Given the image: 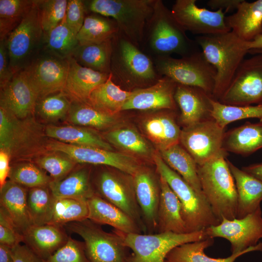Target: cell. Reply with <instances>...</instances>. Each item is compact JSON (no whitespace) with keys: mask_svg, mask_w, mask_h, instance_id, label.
<instances>
[{"mask_svg":"<svg viewBox=\"0 0 262 262\" xmlns=\"http://www.w3.org/2000/svg\"><path fill=\"white\" fill-rule=\"evenodd\" d=\"M44 32L37 0L19 25L5 39L10 66L14 74L23 70L40 52Z\"/></svg>","mask_w":262,"mask_h":262,"instance_id":"9","label":"cell"},{"mask_svg":"<svg viewBox=\"0 0 262 262\" xmlns=\"http://www.w3.org/2000/svg\"><path fill=\"white\" fill-rule=\"evenodd\" d=\"M242 169L262 181V163L244 166Z\"/></svg>","mask_w":262,"mask_h":262,"instance_id":"57","label":"cell"},{"mask_svg":"<svg viewBox=\"0 0 262 262\" xmlns=\"http://www.w3.org/2000/svg\"><path fill=\"white\" fill-rule=\"evenodd\" d=\"M69 120L74 124L104 129L113 125L115 115L103 112L89 104L72 102L68 113Z\"/></svg>","mask_w":262,"mask_h":262,"instance_id":"43","label":"cell"},{"mask_svg":"<svg viewBox=\"0 0 262 262\" xmlns=\"http://www.w3.org/2000/svg\"><path fill=\"white\" fill-rule=\"evenodd\" d=\"M23 235V243L43 260L64 246L70 237L64 226L52 224L33 225Z\"/></svg>","mask_w":262,"mask_h":262,"instance_id":"24","label":"cell"},{"mask_svg":"<svg viewBox=\"0 0 262 262\" xmlns=\"http://www.w3.org/2000/svg\"><path fill=\"white\" fill-rule=\"evenodd\" d=\"M214 238H207L198 241L182 244L174 248L168 254L164 262H234L241 255L254 251H262V242L249 247L246 250L232 254L225 258L210 257L204 253V250L212 246Z\"/></svg>","mask_w":262,"mask_h":262,"instance_id":"31","label":"cell"},{"mask_svg":"<svg viewBox=\"0 0 262 262\" xmlns=\"http://www.w3.org/2000/svg\"><path fill=\"white\" fill-rule=\"evenodd\" d=\"M95 195L117 207L132 219L147 234L134 189L133 176L118 169L98 173L93 186Z\"/></svg>","mask_w":262,"mask_h":262,"instance_id":"11","label":"cell"},{"mask_svg":"<svg viewBox=\"0 0 262 262\" xmlns=\"http://www.w3.org/2000/svg\"><path fill=\"white\" fill-rule=\"evenodd\" d=\"M156 0H83L86 12L114 19L119 32L141 48L147 22L151 16Z\"/></svg>","mask_w":262,"mask_h":262,"instance_id":"5","label":"cell"},{"mask_svg":"<svg viewBox=\"0 0 262 262\" xmlns=\"http://www.w3.org/2000/svg\"><path fill=\"white\" fill-rule=\"evenodd\" d=\"M55 199L49 186L28 189V207L33 225L50 223Z\"/></svg>","mask_w":262,"mask_h":262,"instance_id":"39","label":"cell"},{"mask_svg":"<svg viewBox=\"0 0 262 262\" xmlns=\"http://www.w3.org/2000/svg\"><path fill=\"white\" fill-rule=\"evenodd\" d=\"M143 128L159 151L180 143L181 130L171 112L148 116L143 122Z\"/></svg>","mask_w":262,"mask_h":262,"instance_id":"29","label":"cell"},{"mask_svg":"<svg viewBox=\"0 0 262 262\" xmlns=\"http://www.w3.org/2000/svg\"><path fill=\"white\" fill-rule=\"evenodd\" d=\"M201 190L215 216L236 218L238 195L234 178L225 156H220L197 165Z\"/></svg>","mask_w":262,"mask_h":262,"instance_id":"4","label":"cell"},{"mask_svg":"<svg viewBox=\"0 0 262 262\" xmlns=\"http://www.w3.org/2000/svg\"><path fill=\"white\" fill-rule=\"evenodd\" d=\"M49 187L56 199L68 198L87 201L95 195L90 171L84 167L73 170L62 180H52Z\"/></svg>","mask_w":262,"mask_h":262,"instance_id":"32","label":"cell"},{"mask_svg":"<svg viewBox=\"0 0 262 262\" xmlns=\"http://www.w3.org/2000/svg\"><path fill=\"white\" fill-rule=\"evenodd\" d=\"M87 15L83 0H68L65 21L76 36L83 25Z\"/></svg>","mask_w":262,"mask_h":262,"instance_id":"51","label":"cell"},{"mask_svg":"<svg viewBox=\"0 0 262 262\" xmlns=\"http://www.w3.org/2000/svg\"><path fill=\"white\" fill-rule=\"evenodd\" d=\"M141 49L151 58L173 54L184 57L201 50L162 0H156Z\"/></svg>","mask_w":262,"mask_h":262,"instance_id":"1","label":"cell"},{"mask_svg":"<svg viewBox=\"0 0 262 262\" xmlns=\"http://www.w3.org/2000/svg\"><path fill=\"white\" fill-rule=\"evenodd\" d=\"M195 40L207 60L216 70L213 98L218 100L248 53L249 42L242 40L232 31L197 36Z\"/></svg>","mask_w":262,"mask_h":262,"instance_id":"3","label":"cell"},{"mask_svg":"<svg viewBox=\"0 0 262 262\" xmlns=\"http://www.w3.org/2000/svg\"><path fill=\"white\" fill-rule=\"evenodd\" d=\"M0 89V106L16 118H26L35 111L38 96L22 70Z\"/></svg>","mask_w":262,"mask_h":262,"instance_id":"20","label":"cell"},{"mask_svg":"<svg viewBox=\"0 0 262 262\" xmlns=\"http://www.w3.org/2000/svg\"><path fill=\"white\" fill-rule=\"evenodd\" d=\"M14 262H44L26 245L18 244L12 248Z\"/></svg>","mask_w":262,"mask_h":262,"instance_id":"54","label":"cell"},{"mask_svg":"<svg viewBox=\"0 0 262 262\" xmlns=\"http://www.w3.org/2000/svg\"><path fill=\"white\" fill-rule=\"evenodd\" d=\"M13 74L9 63L5 39L0 40V85L5 86L12 79Z\"/></svg>","mask_w":262,"mask_h":262,"instance_id":"52","label":"cell"},{"mask_svg":"<svg viewBox=\"0 0 262 262\" xmlns=\"http://www.w3.org/2000/svg\"><path fill=\"white\" fill-rule=\"evenodd\" d=\"M119 31L114 19L91 13L86 15L77 38L80 45L99 44L112 39Z\"/></svg>","mask_w":262,"mask_h":262,"instance_id":"34","label":"cell"},{"mask_svg":"<svg viewBox=\"0 0 262 262\" xmlns=\"http://www.w3.org/2000/svg\"><path fill=\"white\" fill-rule=\"evenodd\" d=\"M207 237H221L231 244L232 254L244 251L257 245L262 238V212L261 207L242 218H223L219 225L204 229Z\"/></svg>","mask_w":262,"mask_h":262,"instance_id":"16","label":"cell"},{"mask_svg":"<svg viewBox=\"0 0 262 262\" xmlns=\"http://www.w3.org/2000/svg\"><path fill=\"white\" fill-rule=\"evenodd\" d=\"M250 50L262 49V34L258 36L254 40L249 42Z\"/></svg>","mask_w":262,"mask_h":262,"instance_id":"59","label":"cell"},{"mask_svg":"<svg viewBox=\"0 0 262 262\" xmlns=\"http://www.w3.org/2000/svg\"><path fill=\"white\" fill-rule=\"evenodd\" d=\"M227 162L234 178L238 195L236 218H242L261 207L262 181Z\"/></svg>","mask_w":262,"mask_h":262,"instance_id":"27","label":"cell"},{"mask_svg":"<svg viewBox=\"0 0 262 262\" xmlns=\"http://www.w3.org/2000/svg\"><path fill=\"white\" fill-rule=\"evenodd\" d=\"M152 59L161 76L178 84L200 88L213 98L216 72L201 50L178 58L164 56Z\"/></svg>","mask_w":262,"mask_h":262,"instance_id":"8","label":"cell"},{"mask_svg":"<svg viewBox=\"0 0 262 262\" xmlns=\"http://www.w3.org/2000/svg\"><path fill=\"white\" fill-rule=\"evenodd\" d=\"M131 92L121 88L109 77L91 94L87 104L111 115L122 112Z\"/></svg>","mask_w":262,"mask_h":262,"instance_id":"35","label":"cell"},{"mask_svg":"<svg viewBox=\"0 0 262 262\" xmlns=\"http://www.w3.org/2000/svg\"><path fill=\"white\" fill-rule=\"evenodd\" d=\"M9 180L28 189L49 186L52 179L37 165L21 163L11 167Z\"/></svg>","mask_w":262,"mask_h":262,"instance_id":"46","label":"cell"},{"mask_svg":"<svg viewBox=\"0 0 262 262\" xmlns=\"http://www.w3.org/2000/svg\"><path fill=\"white\" fill-rule=\"evenodd\" d=\"M88 215L87 201L68 198H57L49 224L64 226L70 222L87 219Z\"/></svg>","mask_w":262,"mask_h":262,"instance_id":"45","label":"cell"},{"mask_svg":"<svg viewBox=\"0 0 262 262\" xmlns=\"http://www.w3.org/2000/svg\"><path fill=\"white\" fill-rule=\"evenodd\" d=\"M64 227L83 239L90 262H127L130 249L114 230L107 232L88 218L67 223Z\"/></svg>","mask_w":262,"mask_h":262,"instance_id":"10","label":"cell"},{"mask_svg":"<svg viewBox=\"0 0 262 262\" xmlns=\"http://www.w3.org/2000/svg\"><path fill=\"white\" fill-rule=\"evenodd\" d=\"M225 128L213 118L181 130L180 145L192 156L197 165L214 158L227 157L223 148Z\"/></svg>","mask_w":262,"mask_h":262,"instance_id":"13","label":"cell"},{"mask_svg":"<svg viewBox=\"0 0 262 262\" xmlns=\"http://www.w3.org/2000/svg\"><path fill=\"white\" fill-rule=\"evenodd\" d=\"M261 52L262 53V49H253L249 50L248 53L254 54L257 53Z\"/></svg>","mask_w":262,"mask_h":262,"instance_id":"60","label":"cell"},{"mask_svg":"<svg viewBox=\"0 0 262 262\" xmlns=\"http://www.w3.org/2000/svg\"><path fill=\"white\" fill-rule=\"evenodd\" d=\"M177 83L163 76L154 84L131 92L123 105L122 112L129 110L143 111L175 110L177 107L174 98Z\"/></svg>","mask_w":262,"mask_h":262,"instance_id":"19","label":"cell"},{"mask_svg":"<svg viewBox=\"0 0 262 262\" xmlns=\"http://www.w3.org/2000/svg\"><path fill=\"white\" fill-rule=\"evenodd\" d=\"M47 136L66 144L98 147L113 150L111 145L94 131L72 126H49L46 129Z\"/></svg>","mask_w":262,"mask_h":262,"instance_id":"36","label":"cell"},{"mask_svg":"<svg viewBox=\"0 0 262 262\" xmlns=\"http://www.w3.org/2000/svg\"><path fill=\"white\" fill-rule=\"evenodd\" d=\"M68 0H37L39 16L44 33L58 26L64 19Z\"/></svg>","mask_w":262,"mask_h":262,"instance_id":"48","label":"cell"},{"mask_svg":"<svg viewBox=\"0 0 262 262\" xmlns=\"http://www.w3.org/2000/svg\"><path fill=\"white\" fill-rule=\"evenodd\" d=\"M35 0H0V40L21 23L33 7Z\"/></svg>","mask_w":262,"mask_h":262,"instance_id":"42","label":"cell"},{"mask_svg":"<svg viewBox=\"0 0 262 262\" xmlns=\"http://www.w3.org/2000/svg\"><path fill=\"white\" fill-rule=\"evenodd\" d=\"M243 0H210L207 2L208 6L213 11L221 10L225 13L236 10Z\"/></svg>","mask_w":262,"mask_h":262,"instance_id":"55","label":"cell"},{"mask_svg":"<svg viewBox=\"0 0 262 262\" xmlns=\"http://www.w3.org/2000/svg\"><path fill=\"white\" fill-rule=\"evenodd\" d=\"M196 0H177L171 10L175 19L186 32L197 36L217 34L231 31L225 12L200 8Z\"/></svg>","mask_w":262,"mask_h":262,"instance_id":"17","label":"cell"},{"mask_svg":"<svg viewBox=\"0 0 262 262\" xmlns=\"http://www.w3.org/2000/svg\"><path fill=\"white\" fill-rule=\"evenodd\" d=\"M68 67V58H62L41 50L22 71L39 99L63 91Z\"/></svg>","mask_w":262,"mask_h":262,"instance_id":"14","label":"cell"},{"mask_svg":"<svg viewBox=\"0 0 262 262\" xmlns=\"http://www.w3.org/2000/svg\"><path fill=\"white\" fill-rule=\"evenodd\" d=\"M10 155L6 151H0V188L7 181L11 167L9 165Z\"/></svg>","mask_w":262,"mask_h":262,"instance_id":"56","label":"cell"},{"mask_svg":"<svg viewBox=\"0 0 262 262\" xmlns=\"http://www.w3.org/2000/svg\"><path fill=\"white\" fill-rule=\"evenodd\" d=\"M88 218L101 225H108L114 229L128 233H143L138 224L117 207L95 195L87 201Z\"/></svg>","mask_w":262,"mask_h":262,"instance_id":"25","label":"cell"},{"mask_svg":"<svg viewBox=\"0 0 262 262\" xmlns=\"http://www.w3.org/2000/svg\"><path fill=\"white\" fill-rule=\"evenodd\" d=\"M106 137L112 144L133 154L145 158L154 155L148 143L133 129H115L109 131Z\"/></svg>","mask_w":262,"mask_h":262,"instance_id":"40","label":"cell"},{"mask_svg":"<svg viewBox=\"0 0 262 262\" xmlns=\"http://www.w3.org/2000/svg\"><path fill=\"white\" fill-rule=\"evenodd\" d=\"M153 160L158 173L165 179L180 202L181 214L187 233L204 230L220 223L204 196L198 194L164 162L159 154H154Z\"/></svg>","mask_w":262,"mask_h":262,"instance_id":"6","label":"cell"},{"mask_svg":"<svg viewBox=\"0 0 262 262\" xmlns=\"http://www.w3.org/2000/svg\"><path fill=\"white\" fill-rule=\"evenodd\" d=\"M10 111L0 106V150L9 155L18 148L28 136L27 130L23 123L19 122Z\"/></svg>","mask_w":262,"mask_h":262,"instance_id":"41","label":"cell"},{"mask_svg":"<svg viewBox=\"0 0 262 262\" xmlns=\"http://www.w3.org/2000/svg\"><path fill=\"white\" fill-rule=\"evenodd\" d=\"M77 36L67 26L64 19L56 27L44 33L42 50L67 59L79 46Z\"/></svg>","mask_w":262,"mask_h":262,"instance_id":"38","label":"cell"},{"mask_svg":"<svg viewBox=\"0 0 262 262\" xmlns=\"http://www.w3.org/2000/svg\"><path fill=\"white\" fill-rule=\"evenodd\" d=\"M72 101L63 92L48 95L38 99L35 110L44 119L56 120L68 114Z\"/></svg>","mask_w":262,"mask_h":262,"instance_id":"47","label":"cell"},{"mask_svg":"<svg viewBox=\"0 0 262 262\" xmlns=\"http://www.w3.org/2000/svg\"><path fill=\"white\" fill-rule=\"evenodd\" d=\"M112 53L111 39L99 44L79 45L71 57L84 67L110 74Z\"/></svg>","mask_w":262,"mask_h":262,"instance_id":"37","label":"cell"},{"mask_svg":"<svg viewBox=\"0 0 262 262\" xmlns=\"http://www.w3.org/2000/svg\"><path fill=\"white\" fill-rule=\"evenodd\" d=\"M0 262H14L12 248L0 244Z\"/></svg>","mask_w":262,"mask_h":262,"instance_id":"58","label":"cell"},{"mask_svg":"<svg viewBox=\"0 0 262 262\" xmlns=\"http://www.w3.org/2000/svg\"><path fill=\"white\" fill-rule=\"evenodd\" d=\"M63 92L72 102L88 103L91 93L107 81L110 74L101 73L79 64L71 56Z\"/></svg>","mask_w":262,"mask_h":262,"instance_id":"22","label":"cell"},{"mask_svg":"<svg viewBox=\"0 0 262 262\" xmlns=\"http://www.w3.org/2000/svg\"><path fill=\"white\" fill-rule=\"evenodd\" d=\"M159 152L161 158L171 168L178 173L198 194L204 196L197 175V164L180 143Z\"/></svg>","mask_w":262,"mask_h":262,"instance_id":"33","label":"cell"},{"mask_svg":"<svg viewBox=\"0 0 262 262\" xmlns=\"http://www.w3.org/2000/svg\"><path fill=\"white\" fill-rule=\"evenodd\" d=\"M110 75L121 88L132 92L149 86L162 77L152 59L119 31L112 39Z\"/></svg>","mask_w":262,"mask_h":262,"instance_id":"2","label":"cell"},{"mask_svg":"<svg viewBox=\"0 0 262 262\" xmlns=\"http://www.w3.org/2000/svg\"><path fill=\"white\" fill-rule=\"evenodd\" d=\"M132 252L127 262H164L168 254L182 244L207 238L205 230L179 234L172 232L152 234L128 233L113 230Z\"/></svg>","mask_w":262,"mask_h":262,"instance_id":"7","label":"cell"},{"mask_svg":"<svg viewBox=\"0 0 262 262\" xmlns=\"http://www.w3.org/2000/svg\"><path fill=\"white\" fill-rule=\"evenodd\" d=\"M223 148L227 152L249 155L262 148V121L245 124L224 134Z\"/></svg>","mask_w":262,"mask_h":262,"instance_id":"30","label":"cell"},{"mask_svg":"<svg viewBox=\"0 0 262 262\" xmlns=\"http://www.w3.org/2000/svg\"><path fill=\"white\" fill-rule=\"evenodd\" d=\"M174 98L180 109V123L183 128L210 118L213 98L203 89L177 84Z\"/></svg>","mask_w":262,"mask_h":262,"instance_id":"21","label":"cell"},{"mask_svg":"<svg viewBox=\"0 0 262 262\" xmlns=\"http://www.w3.org/2000/svg\"><path fill=\"white\" fill-rule=\"evenodd\" d=\"M230 106L262 104V53L245 59L220 98Z\"/></svg>","mask_w":262,"mask_h":262,"instance_id":"12","label":"cell"},{"mask_svg":"<svg viewBox=\"0 0 262 262\" xmlns=\"http://www.w3.org/2000/svg\"><path fill=\"white\" fill-rule=\"evenodd\" d=\"M44 262H90L84 242L69 237L67 242Z\"/></svg>","mask_w":262,"mask_h":262,"instance_id":"50","label":"cell"},{"mask_svg":"<svg viewBox=\"0 0 262 262\" xmlns=\"http://www.w3.org/2000/svg\"><path fill=\"white\" fill-rule=\"evenodd\" d=\"M49 150L59 152L79 163L103 165L118 169L132 176L142 166L133 156L98 147L50 142Z\"/></svg>","mask_w":262,"mask_h":262,"instance_id":"15","label":"cell"},{"mask_svg":"<svg viewBox=\"0 0 262 262\" xmlns=\"http://www.w3.org/2000/svg\"><path fill=\"white\" fill-rule=\"evenodd\" d=\"M28 188L10 180L0 188V209L22 235L33 225L28 207Z\"/></svg>","mask_w":262,"mask_h":262,"instance_id":"23","label":"cell"},{"mask_svg":"<svg viewBox=\"0 0 262 262\" xmlns=\"http://www.w3.org/2000/svg\"><path fill=\"white\" fill-rule=\"evenodd\" d=\"M23 240V235L16 229L0 225V244L12 248Z\"/></svg>","mask_w":262,"mask_h":262,"instance_id":"53","label":"cell"},{"mask_svg":"<svg viewBox=\"0 0 262 262\" xmlns=\"http://www.w3.org/2000/svg\"><path fill=\"white\" fill-rule=\"evenodd\" d=\"M160 175V174H159ZM161 194L159 206L156 233H187L181 214V204L165 179L160 175Z\"/></svg>","mask_w":262,"mask_h":262,"instance_id":"28","label":"cell"},{"mask_svg":"<svg viewBox=\"0 0 262 262\" xmlns=\"http://www.w3.org/2000/svg\"><path fill=\"white\" fill-rule=\"evenodd\" d=\"M226 22L236 35L250 42L262 34V0H245L240 4L236 12L226 16Z\"/></svg>","mask_w":262,"mask_h":262,"instance_id":"26","label":"cell"},{"mask_svg":"<svg viewBox=\"0 0 262 262\" xmlns=\"http://www.w3.org/2000/svg\"><path fill=\"white\" fill-rule=\"evenodd\" d=\"M211 116L222 128L239 120L258 118L262 121V104L246 106H230L211 99Z\"/></svg>","mask_w":262,"mask_h":262,"instance_id":"44","label":"cell"},{"mask_svg":"<svg viewBox=\"0 0 262 262\" xmlns=\"http://www.w3.org/2000/svg\"><path fill=\"white\" fill-rule=\"evenodd\" d=\"M142 166L133 176L136 197L147 234L156 233L161 194L160 175Z\"/></svg>","mask_w":262,"mask_h":262,"instance_id":"18","label":"cell"},{"mask_svg":"<svg viewBox=\"0 0 262 262\" xmlns=\"http://www.w3.org/2000/svg\"><path fill=\"white\" fill-rule=\"evenodd\" d=\"M36 164L48 172L52 180H59L68 175L76 163L68 157L56 154L43 156L36 160Z\"/></svg>","mask_w":262,"mask_h":262,"instance_id":"49","label":"cell"}]
</instances>
